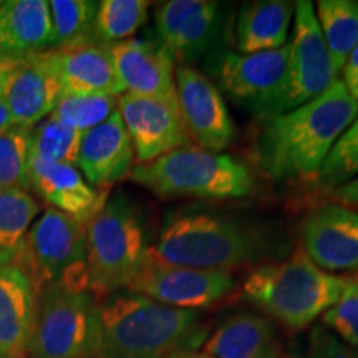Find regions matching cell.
I'll list each match as a JSON object with an SVG mask.
<instances>
[{
  "instance_id": "16",
  "label": "cell",
  "mask_w": 358,
  "mask_h": 358,
  "mask_svg": "<svg viewBox=\"0 0 358 358\" xmlns=\"http://www.w3.org/2000/svg\"><path fill=\"white\" fill-rule=\"evenodd\" d=\"M64 95H123L108 45L90 38L42 53Z\"/></svg>"
},
{
  "instance_id": "29",
  "label": "cell",
  "mask_w": 358,
  "mask_h": 358,
  "mask_svg": "<svg viewBox=\"0 0 358 358\" xmlns=\"http://www.w3.org/2000/svg\"><path fill=\"white\" fill-rule=\"evenodd\" d=\"M42 206L29 191H0V252H15Z\"/></svg>"
},
{
  "instance_id": "17",
  "label": "cell",
  "mask_w": 358,
  "mask_h": 358,
  "mask_svg": "<svg viewBox=\"0 0 358 358\" xmlns=\"http://www.w3.org/2000/svg\"><path fill=\"white\" fill-rule=\"evenodd\" d=\"M221 6L211 0H169L155 8L156 37L176 62L203 55L216 37Z\"/></svg>"
},
{
  "instance_id": "34",
  "label": "cell",
  "mask_w": 358,
  "mask_h": 358,
  "mask_svg": "<svg viewBox=\"0 0 358 358\" xmlns=\"http://www.w3.org/2000/svg\"><path fill=\"white\" fill-rule=\"evenodd\" d=\"M307 358H358V350L342 342L324 325H313L308 332Z\"/></svg>"
},
{
  "instance_id": "3",
  "label": "cell",
  "mask_w": 358,
  "mask_h": 358,
  "mask_svg": "<svg viewBox=\"0 0 358 358\" xmlns=\"http://www.w3.org/2000/svg\"><path fill=\"white\" fill-rule=\"evenodd\" d=\"M151 250L173 266L229 272L272 256L268 231L239 219L208 211L169 214Z\"/></svg>"
},
{
  "instance_id": "41",
  "label": "cell",
  "mask_w": 358,
  "mask_h": 358,
  "mask_svg": "<svg viewBox=\"0 0 358 358\" xmlns=\"http://www.w3.org/2000/svg\"><path fill=\"white\" fill-rule=\"evenodd\" d=\"M289 358H295V357H289Z\"/></svg>"
},
{
  "instance_id": "6",
  "label": "cell",
  "mask_w": 358,
  "mask_h": 358,
  "mask_svg": "<svg viewBox=\"0 0 358 358\" xmlns=\"http://www.w3.org/2000/svg\"><path fill=\"white\" fill-rule=\"evenodd\" d=\"M87 248L90 292L101 302L127 289L151 248L140 209L128 196L108 198L87 224Z\"/></svg>"
},
{
  "instance_id": "22",
  "label": "cell",
  "mask_w": 358,
  "mask_h": 358,
  "mask_svg": "<svg viewBox=\"0 0 358 358\" xmlns=\"http://www.w3.org/2000/svg\"><path fill=\"white\" fill-rule=\"evenodd\" d=\"M203 352L213 358H282V342L267 317L236 312L209 332Z\"/></svg>"
},
{
  "instance_id": "28",
  "label": "cell",
  "mask_w": 358,
  "mask_h": 358,
  "mask_svg": "<svg viewBox=\"0 0 358 358\" xmlns=\"http://www.w3.org/2000/svg\"><path fill=\"white\" fill-rule=\"evenodd\" d=\"M32 128L13 127L0 131V191H29Z\"/></svg>"
},
{
  "instance_id": "40",
  "label": "cell",
  "mask_w": 358,
  "mask_h": 358,
  "mask_svg": "<svg viewBox=\"0 0 358 358\" xmlns=\"http://www.w3.org/2000/svg\"><path fill=\"white\" fill-rule=\"evenodd\" d=\"M0 7H2V2H0Z\"/></svg>"
},
{
  "instance_id": "7",
  "label": "cell",
  "mask_w": 358,
  "mask_h": 358,
  "mask_svg": "<svg viewBox=\"0 0 358 358\" xmlns=\"http://www.w3.org/2000/svg\"><path fill=\"white\" fill-rule=\"evenodd\" d=\"M27 358H101L100 301L88 289L42 287Z\"/></svg>"
},
{
  "instance_id": "8",
  "label": "cell",
  "mask_w": 358,
  "mask_h": 358,
  "mask_svg": "<svg viewBox=\"0 0 358 358\" xmlns=\"http://www.w3.org/2000/svg\"><path fill=\"white\" fill-rule=\"evenodd\" d=\"M338 80L332 57L322 37L315 8L312 2H295L294 35L290 40V55L279 87L259 108V118L287 113L315 100Z\"/></svg>"
},
{
  "instance_id": "35",
  "label": "cell",
  "mask_w": 358,
  "mask_h": 358,
  "mask_svg": "<svg viewBox=\"0 0 358 358\" xmlns=\"http://www.w3.org/2000/svg\"><path fill=\"white\" fill-rule=\"evenodd\" d=\"M343 73V87L347 88V92L350 93V96L358 103V45L355 50L350 53V57L347 58L345 65L342 66Z\"/></svg>"
},
{
  "instance_id": "19",
  "label": "cell",
  "mask_w": 358,
  "mask_h": 358,
  "mask_svg": "<svg viewBox=\"0 0 358 358\" xmlns=\"http://www.w3.org/2000/svg\"><path fill=\"white\" fill-rule=\"evenodd\" d=\"M289 55L290 42L268 52H226L217 60V82L227 95L254 113L279 87Z\"/></svg>"
},
{
  "instance_id": "2",
  "label": "cell",
  "mask_w": 358,
  "mask_h": 358,
  "mask_svg": "<svg viewBox=\"0 0 358 358\" xmlns=\"http://www.w3.org/2000/svg\"><path fill=\"white\" fill-rule=\"evenodd\" d=\"M101 358H168L198 350L209 335L201 312L120 290L100 302Z\"/></svg>"
},
{
  "instance_id": "18",
  "label": "cell",
  "mask_w": 358,
  "mask_h": 358,
  "mask_svg": "<svg viewBox=\"0 0 358 358\" xmlns=\"http://www.w3.org/2000/svg\"><path fill=\"white\" fill-rule=\"evenodd\" d=\"M29 189L48 208L88 224L108 201V191L93 187L73 164L50 163L32 156Z\"/></svg>"
},
{
  "instance_id": "10",
  "label": "cell",
  "mask_w": 358,
  "mask_h": 358,
  "mask_svg": "<svg viewBox=\"0 0 358 358\" xmlns=\"http://www.w3.org/2000/svg\"><path fill=\"white\" fill-rule=\"evenodd\" d=\"M234 289L236 280L229 272L173 266L156 257L150 248L140 271L124 290L163 306L199 312L226 301Z\"/></svg>"
},
{
  "instance_id": "36",
  "label": "cell",
  "mask_w": 358,
  "mask_h": 358,
  "mask_svg": "<svg viewBox=\"0 0 358 358\" xmlns=\"http://www.w3.org/2000/svg\"><path fill=\"white\" fill-rule=\"evenodd\" d=\"M335 198L338 199V203L342 206L345 204L358 208V178L352 179L350 182H347V185L335 189Z\"/></svg>"
},
{
  "instance_id": "5",
  "label": "cell",
  "mask_w": 358,
  "mask_h": 358,
  "mask_svg": "<svg viewBox=\"0 0 358 358\" xmlns=\"http://www.w3.org/2000/svg\"><path fill=\"white\" fill-rule=\"evenodd\" d=\"M129 178L159 198L241 199L252 194L254 174L239 159L186 145L133 166Z\"/></svg>"
},
{
  "instance_id": "30",
  "label": "cell",
  "mask_w": 358,
  "mask_h": 358,
  "mask_svg": "<svg viewBox=\"0 0 358 358\" xmlns=\"http://www.w3.org/2000/svg\"><path fill=\"white\" fill-rule=\"evenodd\" d=\"M118 98L113 95H62L50 116L65 127L85 133L118 111Z\"/></svg>"
},
{
  "instance_id": "4",
  "label": "cell",
  "mask_w": 358,
  "mask_h": 358,
  "mask_svg": "<svg viewBox=\"0 0 358 358\" xmlns=\"http://www.w3.org/2000/svg\"><path fill=\"white\" fill-rule=\"evenodd\" d=\"M350 279L322 271L299 249L284 261L250 271L243 282V295L285 329L303 330L338 301Z\"/></svg>"
},
{
  "instance_id": "32",
  "label": "cell",
  "mask_w": 358,
  "mask_h": 358,
  "mask_svg": "<svg viewBox=\"0 0 358 358\" xmlns=\"http://www.w3.org/2000/svg\"><path fill=\"white\" fill-rule=\"evenodd\" d=\"M358 176V115L335 141L322 164L317 182L324 189H338Z\"/></svg>"
},
{
  "instance_id": "33",
  "label": "cell",
  "mask_w": 358,
  "mask_h": 358,
  "mask_svg": "<svg viewBox=\"0 0 358 358\" xmlns=\"http://www.w3.org/2000/svg\"><path fill=\"white\" fill-rule=\"evenodd\" d=\"M320 319V325L358 350V279L347 282L338 301Z\"/></svg>"
},
{
  "instance_id": "24",
  "label": "cell",
  "mask_w": 358,
  "mask_h": 358,
  "mask_svg": "<svg viewBox=\"0 0 358 358\" xmlns=\"http://www.w3.org/2000/svg\"><path fill=\"white\" fill-rule=\"evenodd\" d=\"M295 3L287 0H257L245 3L236 20L237 53L277 50L287 43Z\"/></svg>"
},
{
  "instance_id": "37",
  "label": "cell",
  "mask_w": 358,
  "mask_h": 358,
  "mask_svg": "<svg viewBox=\"0 0 358 358\" xmlns=\"http://www.w3.org/2000/svg\"><path fill=\"white\" fill-rule=\"evenodd\" d=\"M19 64V60H13V58H0V92H2L3 82H6L7 75L10 73L13 66Z\"/></svg>"
},
{
  "instance_id": "39",
  "label": "cell",
  "mask_w": 358,
  "mask_h": 358,
  "mask_svg": "<svg viewBox=\"0 0 358 358\" xmlns=\"http://www.w3.org/2000/svg\"><path fill=\"white\" fill-rule=\"evenodd\" d=\"M168 358H213V357H209L208 353H204L203 350H185V352L174 353V355Z\"/></svg>"
},
{
  "instance_id": "23",
  "label": "cell",
  "mask_w": 358,
  "mask_h": 358,
  "mask_svg": "<svg viewBox=\"0 0 358 358\" xmlns=\"http://www.w3.org/2000/svg\"><path fill=\"white\" fill-rule=\"evenodd\" d=\"M52 48L47 0H7L0 7V58L22 60Z\"/></svg>"
},
{
  "instance_id": "1",
  "label": "cell",
  "mask_w": 358,
  "mask_h": 358,
  "mask_svg": "<svg viewBox=\"0 0 358 358\" xmlns=\"http://www.w3.org/2000/svg\"><path fill=\"white\" fill-rule=\"evenodd\" d=\"M358 115V103L342 80L315 100L264 120L259 166L274 179H315L340 134Z\"/></svg>"
},
{
  "instance_id": "21",
  "label": "cell",
  "mask_w": 358,
  "mask_h": 358,
  "mask_svg": "<svg viewBox=\"0 0 358 358\" xmlns=\"http://www.w3.org/2000/svg\"><path fill=\"white\" fill-rule=\"evenodd\" d=\"M64 95L42 53L22 58L3 82L0 100L12 115L13 123L32 128L48 118Z\"/></svg>"
},
{
  "instance_id": "15",
  "label": "cell",
  "mask_w": 358,
  "mask_h": 358,
  "mask_svg": "<svg viewBox=\"0 0 358 358\" xmlns=\"http://www.w3.org/2000/svg\"><path fill=\"white\" fill-rule=\"evenodd\" d=\"M124 93L143 96L176 95V58L158 37L129 38L110 47Z\"/></svg>"
},
{
  "instance_id": "14",
  "label": "cell",
  "mask_w": 358,
  "mask_h": 358,
  "mask_svg": "<svg viewBox=\"0 0 358 358\" xmlns=\"http://www.w3.org/2000/svg\"><path fill=\"white\" fill-rule=\"evenodd\" d=\"M38 294L19 250L0 252V358H27Z\"/></svg>"
},
{
  "instance_id": "38",
  "label": "cell",
  "mask_w": 358,
  "mask_h": 358,
  "mask_svg": "<svg viewBox=\"0 0 358 358\" xmlns=\"http://www.w3.org/2000/svg\"><path fill=\"white\" fill-rule=\"evenodd\" d=\"M13 124H15V123H13L12 115L8 113L7 106L3 105L2 100H0V131H3V129L13 127Z\"/></svg>"
},
{
  "instance_id": "9",
  "label": "cell",
  "mask_w": 358,
  "mask_h": 358,
  "mask_svg": "<svg viewBox=\"0 0 358 358\" xmlns=\"http://www.w3.org/2000/svg\"><path fill=\"white\" fill-rule=\"evenodd\" d=\"M19 254L40 290L50 284L88 289L87 224L47 208L30 226Z\"/></svg>"
},
{
  "instance_id": "13",
  "label": "cell",
  "mask_w": 358,
  "mask_h": 358,
  "mask_svg": "<svg viewBox=\"0 0 358 358\" xmlns=\"http://www.w3.org/2000/svg\"><path fill=\"white\" fill-rule=\"evenodd\" d=\"M302 250L322 271L358 279V213L324 204L308 213L301 227Z\"/></svg>"
},
{
  "instance_id": "25",
  "label": "cell",
  "mask_w": 358,
  "mask_h": 358,
  "mask_svg": "<svg viewBox=\"0 0 358 358\" xmlns=\"http://www.w3.org/2000/svg\"><path fill=\"white\" fill-rule=\"evenodd\" d=\"M315 17L338 71L358 45V0H320Z\"/></svg>"
},
{
  "instance_id": "11",
  "label": "cell",
  "mask_w": 358,
  "mask_h": 358,
  "mask_svg": "<svg viewBox=\"0 0 358 358\" xmlns=\"http://www.w3.org/2000/svg\"><path fill=\"white\" fill-rule=\"evenodd\" d=\"M118 113L129 134L138 164L150 163L169 151L189 145L178 96L123 93L118 98Z\"/></svg>"
},
{
  "instance_id": "12",
  "label": "cell",
  "mask_w": 358,
  "mask_h": 358,
  "mask_svg": "<svg viewBox=\"0 0 358 358\" xmlns=\"http://www.w3.org/2000/svg\"><path fill=\"white\" fill-rule=\"evenodd\" d=\"M176 95L189 140L214 153L227 150L234 141L236 127L216 85L191 65H179Z\"/></svg>"
},
{
  "instance_id": "27",
  "label": "cell",
  "mask_w": 358,
  "mask_h": 358,
  "mask_svg": "<svg viewBox=\"0 0 358 358\" xmlns=\"http://www.w3.org/2000/svg\"><path fill=\"white\" fill-rule=\"evenodd\" d=\"M98 2L93 0H50L52 48H64L92 38Z\"/></svg>"
},
{
  "instance_id": "31",
  "label": "cell",
  "mask_w": 358,
  "mask_h": 358,
  "mask_svg": "<svg viewBox=\"0 0 358 358\" xmlns=\"http://www.w3.org/2000/svg\"><path fill=\"white\" fill-rule=\"evenodd\" d=\"M82 134L48 116L32 127V156L50 163L77 166Z\"/></svg>"
},
{
  "instance_id": "20",
  "label": "cell",
  "mask_w": 358,
  "mask_h": 358,
  "mask_svg": "<svg viewBox=\"0 0 358 358\" xmlns=\"http://www.w3.org/2000/svg\"><path fill=\"white\" fill-rule=\"evenodd\" d=\"M133 166L134 150L118 111L82 134L77 168L93 187L108 191L129 176Z\"/></svg>"
},
{
  "instance_id": "26",
  "label": "cell",
  "mask_w": 358,
  "mask_h": 358,
  "mask_svg": "<svg viewBox=\"0 0 358 358\" xmlns=\"http://www.w3.org/2000/svg\"><path fill=\"white\" fill-rule=\"evenodd\" d=\"M148 8H150V3L146 0L98 2L92 38L108 47L133 38V35L146 24Z\"/></svg>"
}]
</instances>
